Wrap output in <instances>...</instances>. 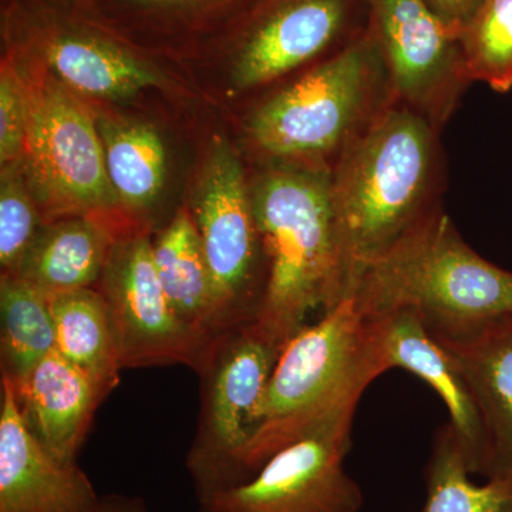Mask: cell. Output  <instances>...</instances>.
Segmentation results:
<instances>
[{
  "label": "cell",
  "mask_w": 512,
  "mask_h": 512,
  "mask_svg": "<svg viewBox=\"0 0 512 512\" xmlns=\"http://www.w3.org/2000/svg\"><path fill=\"white\" fill-rule=\"evenodd\" d=\"M439 128L390 104L330 173L350 295L367 266L441 207Z\"/></svg>",
  "instance_id": "obj_1"
},
{
  "label": "cell",
  "mask_w": 512,
  "mask_h": 512,
  "mask_svg": "<svg viewBox=\"0 0 512 512\" xmlns=\"http://www.w3.org/2000/svg\"><path fill=\"white\" fill-rule=\"evenodd\" d=\"M251 198L268 271L254 322L284 346L312 312L332 311L350 296L330 171L265 165Z\"/></svg>",
  "instance_id": "obj_2"
},
{
  "label": "cell",
  "mask_w": 512,
  "mask_h": 512,
  "mask_svg": "<svg viewBox=\"0 0 512 512\" xmlns=\"http://www.w3.org/2000/svg\"><path fill=\"white\" fill-rule=\"evenodd\" d=\"M367 316L412 311L434 339L463 340L512 316V272L478 255L437 208L372 262L352 292Z\"/></svg>",
  "instance_id": "obj_3"
},
{
  "label": "cell",
  "mask_w": 512,
  "mask_h": 512,
  "mask_svg": "<svg viewBox=\"0 0 512 512\" xmlns=\"http://www.w3.org/2000/svg\"><path fill=\"white\" fill-rule=\"evenodd\" d=\"M372 320L352 296L285 343L255 414L245 451V478L282 448L308 436L323 421L356 409L363 393L386 373Z\"/></svg>",
  "instance_id": "obj_4"
},
{
  "label": "cell",
  "mask_w": 512,
  "mask_h": 512,
  "mask_svg": "<svg viewBox=\"0 0 512 512\" xmlns=\"http://www.w3.org/2000/svg\"><path fill=\"white\" fill-rule=\"evenodd\" d=\"M394 103L386 64L369 29L262 101L247 123L265 165L330 171Z\"/></svg>",
  "instance_id": "obj_5"
},
{
  "label": "cell",
  "mask_w": 512,
  "mask_h": 512,
  "mask_svg": "<svg viewBox=\"0 0 512 512\" xmlns=\"http://www.w3.org/2000/svg\"><path fill=\"white\" fill-rule=\"evenodd\" d=\"M284 346L252 322L215 336L197 373L200 414L185 467L195 495L245 483L255 414Z\"/></svg>",
  "instance_id": "obj_6"
},
{
  "label": "cell",
  "mask_w": 512,
  "mask_h": 512,
  "mask_svg": "<svg viewBox=\"0 0 512 512\" xmlns=\"http://www.w3.org/2000/svg\"><path fill=\"white\" fill-rule=\"evenodd\" d=\"M28 133L22 163L49 221L104 218L120 202L111 187L99 124L60 80L26 86Z\"/></svg>",
  "instance_id": "obj_7"
},
{
  "label": "cell",
  "mask_w": 512,
  "mask_h": 512,
  "mask_svg": "<svg viewBox=\"0 0 512 512\" xmlns=\"http://www.w3.org/2000/svg\"><path fill=\"white\" fill-rule=\"evenodd\" d=\"M192 217L210 269L218 336L255 320L268 275L251 184L227 143L208 161Z\"/></svg>",
  "instance_id": "obj_8"
},
{
  "label": "cell",
  "mask_w": 512,
  "mask_h": 512,
  "mask_svg": "<svg viewBox=\"0 0 512 512\" xmlns=\"http://www.w3.org/2000/svg\"><path fill=\"white\" fill-rule=\"evenodd\" d=\"M355 413L343 410L323 421L251 480L197 495L198 512H359L365 494L345 468Z\"/></svg>",
  "instance_id": "obj_9"
},
{
  "label": "cell",
  "mask_w": 512,
  "mask_h": 512,
  "mask_svg": "<svg viewBox=\"0 0 512 512\" xmlns=\"http://www.w3.org/2000/svg\"><path fill=\"white\" fill-rule=\"evenodd\" d=\"M366 6L394 101L443 130L473 83L461 36L423 0H366Z\"/></svg>",
  "instance_id": "obj_10"
},
{
  "label": "cell",
  "mask_w": 512,
  "mask_h": 512,
  "mask_svg": "<svg viewBox=\"0 0 512 512\" xmlns=\"http://www.w3.org/2000/svg\"><path fill=\"white\" fill-rule=\"evenodd\" d=\"M106 302L123 370L187 366L197 372L210 343L175 315L146 231L120 235L94 286Z\"/></svg>",
  "instance_id": "obj_11"
},
{
  "label": "cell",
  "mask_w": 512,
  "mask_h": 512,
  "mask_svg": "<svg viewBox=\"0 0 512 512\" xmlns=\"http://www.w3.org/2000/svg\"><path fill=\"white\" fill-rule=\"evenodd\" d=\"M366 0H276L239 47L232 87L259 89L325 59L367 28Z\"/></svg>",
  "instance_id": "obj_12"
},
{
  "label": "cell",
  "mask_w": 512,
  "mask_h": 512,
  "mask_svg": "<svg viewBox=\"0 0 512 512\" xmlns=\"http://www.w3.org/2000/svg\"><path fill=\"white\" fill-rule=\"evenodd\" d=\"M0 512H93L101 495L77 463L53 457L20 416L0 377Z\"/></svg>",
  "instance_id": "obj_13"
},
{
  "label": "cell",
  "mask_w": 512,
  "mask_h": 512,
  "mask_svg": "<svg viewBox=\"0 0 512 512\" xmlns=\"http://www.w3.org/2000/svg\"><path fill=\"white\" fill-rule=\"evenodd\" d=\"M367 318V316H366ZM386 370L403 369L429 384L446 406L471 474L484 476L487 441L476 400L453 357L427 332L412 311H394L369 318Z\"/></svg>",
  "instance_id": "obj_14"
},
{
  "label": "cell",
  "mask_w": 512,
  "mask_h": 512,
  "mask_svg": "<svg viewBox=\"0 0 512 512\" xmlns=\"http://www.w3.org/2000/svg\"><path fill=\"white\" fill-rule=\"evenodd\" d=\"M12 386L20 416L37 441L57 460L77 463L97 409L107 399L99 384L53 350Z\"/></svg>",
  "instance_id": "obj_15"
},
{
  "label": "cell",
  "mask_w": 512,
  "mask_h": 512,
  "mask_svg": "<svg viewBox=\"0 0 512 512\" xmlns=\"http://www.w3.org/2000/svg\"><path fill=\"white\" fill-rule=\"evenodd\" d=\"M439 343L476 400L487 441L483 477L512 480V316L471 338Z\"/></svg>",
  "instance_id": "obj_16"
},
{
  "label": "cell",
  "mask_w": 512,
  "mask_h": 512,
  "mask_svg": "<svg viewBox=\"0 0 512 512\" xmlns=\"http://www.w3.org/2000/svg\"><path fill=\"white\" fill-rule=\"evenodd\" d=\"M120 235L123 232L113 222L92 215L45 222L13 275L46 295L94 288Z\"/></svg>",
  "instance_id": "obj_17"
},
{
  "label": "cell",
  "mask_w": 512,
  "mask_h": 512,
  "mask_svg": "<svg viewBox=\"0 0 512 512\" xmlns=\"http://www.w3.org/2000/svg\"><path fill=\"white\" fill-rule=\"evenodd\" d=\"M158 278L178 319L211 343L215 330V299L200 232L191 212L180 210L153 239Z\"/></svg>",
  "instance_id": "obj_18"
},
{
  "label": "cell",
  "mask_w": 512,
  "mask_h": 512,
  "mask_svg": "<svg viewBox=\"0 0 512 512\" xmlns=\"http://www.w3.org/2000/svg\"><path fill=\"white\" fill-rule=\"evenodd\" d=\"M45 59L64 86L101 99H127L163 83L153 67L100 37L55 36L47 42Z\"/></svg>",
  "instance_id": "obj_19"
},
{
  "label": "cell",
  "mask_w": 512,
  "mask_h": 512,
  "mask_svg": "<svg viewBox=\"0 0 512 512\" xmlns=\"http://www.w3.org/2000/svg\"><path fill=\"white\" fill-rule=\"evenodd\" d=\"M55 322V350L99 384L107 397L117 389L123 370L109 309L96 288L49 295Z\"/></svg>",
  "instance_id": "obj_20"
},
{
  "label": "cell",
  "mask_w": 512,
  "mask_h": 512,
  "mask_svg": "<svg viewBox=\"0 0 512 512\" xmlns=\"http://www.w3.org/2000/svg\"><path fill=\"white\" fill-rule=\"evenodd\" d=\"M0 369L18 383L55 350L49 295L18 275L0 278Z\"/></svg>",
  "instance_id": "obj_21"
},
{
  "label": "cell",
  "mask_w": 512,
  "mask_h": 512,
  "mask_svg": "<svg viewBox=\"0 0 512 512\" xmlns=\"http://www.w3.org/2000/svg\"><path fill=\"white\" fill-rule=\"evenodd\" d=\"M104 160L120 205L141 211L160 195L167 153L156 128L143 123L100 120Z\"/></svg>",
  "instance_id": "obj_22"
},
{
  "label": "cell",
  "mask_w": 512,
  "mask_h": 512,
  "mask_svg": "<svg viewBox=\"0 0 512 512\" xmlns=\"http://www.w3.org/2000/svg\"><path fill=\"white\" fill-rule=\"evenodd\" d=\"M463 450L450 424L434 436L426 466V500L420 512H512V480L471 481Z\"/></svg>",
  "instance_id": "obj_23"
},
{
  "label": "cell",
  "mask_w": 512,
  "mask_h": 512,
  "mask_svg": "<svg viewBox=\"0 0 512 512\" xmlns=\"http://www.w3.org/2000/svg\"><path fill=\"white\" fill-rule=\"evenodd\" d=\"M471 82L497 93L512 89V0H484L461 33Z\"/></svg>",
  "instance_id": "obj_24"
},
{
  "label": "cell",
  "mask_w": 512,
  "mask_h": 512,
  "mask_svg": "<svg viewBox=\"0 0 512 512\" xmlns=\"http://www.w3.org/2000/svg\"><path fill=\"white\" fill-rule=\"evenodd\" d=\"M22 160L2 168L0 185V266L16 274L45 222Z\"/></svg>",
  "instance_id": "obj_25"
},
{
  "label": "cell",
  "mask_w": 512,
  "mask_h": 512,
  "mask_svg": "<svg viewBox=\"0 0 512 512\" xmlns=\"http://www.w3.org/2000/svg\"><path fill=\"white\" fill-rule=\"evenodd\" d=\"M28 133V103L25 84L18 72L3 66L0 77V163L3 167L18 163L25 153Z\"/></svg>",
  "instance_id": "obj_26"
},
{
  "label": "cell",
  "mask_w": 512,
  "mask_h": 512,
  "mask_svg": "<svg viewBox=\"0 0 512 512\" xmlns=\"http://www.w3.org/2000/svg\"><path fill=\"white\" fill-rule=\"evenodd\" d=\"M427 8L461 36L484 0H423Z\"/></svg>",
  "instance_id": "obj_27"
},
{
  "label": "cell",
  "mask_w": 512,
  "mask_h": 512,
  "mask_svg": "<svg viewBox=\"0 0 512 512\" xmlns=\"http://www.w3.org/2000/svg\"><path fill=\"white\" fill-rule=\"evenodd\" d=\"M93 512H151L143 497L127 494L101 495Z\"/></svg>",
  "instance_id": "obj_28"
},
{
  "label": "cell",
  "mask_w": 512,
  "mask_h": 512,
  "mask_svg": "<svg viewBox=\"0 0 512 512\" xmlns=\"http://www.w3.org/2000/svg\"><path fill=\"white\" fill-rule=\"evenodd\" d=\"M133 2L138 3H150V5H157V3H183V2H191V0H133Z\"/></svg>",
  "instance_id": "obj_29"
}]
</instances>
